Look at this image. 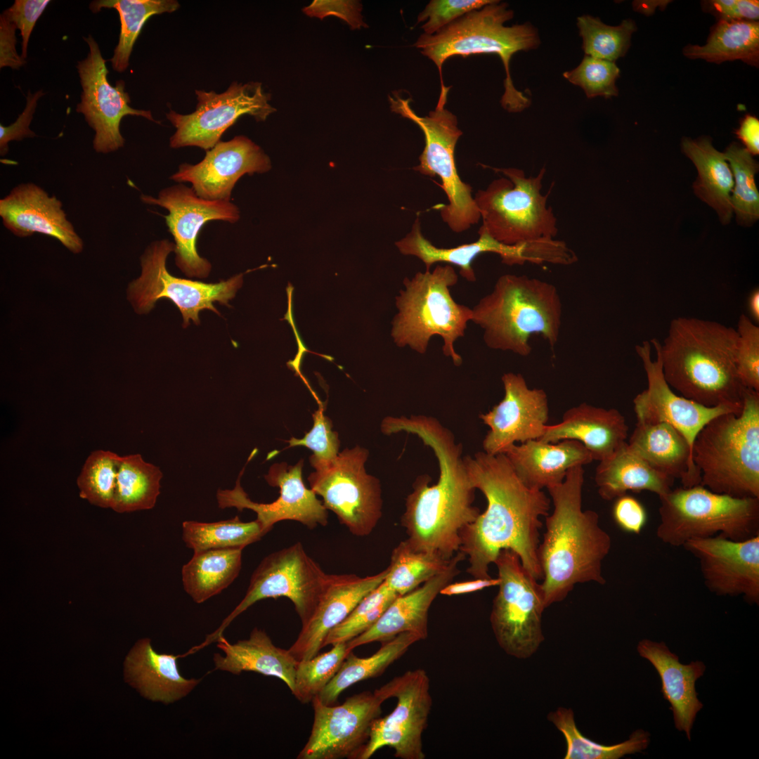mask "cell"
Returning <instances> with one entry per match:
<instances>
[{"label":"cell","instance_id":"6da1fadb","mask_svg":"<svg viewBox=\"0 0 759 759\" xmlns=\"http://www.w3.org/2000/svg\"><path fill=\"white\" fill-rule=\"evenodd\" d=\"M472 486L484 495L487 507L460 533V552L468 558L467 572L474 578H491L489 566L500 552L510 549L538 580L543 578L538 549L541 517L549 514L551 500L543 490L527 487L504 453L484 451L463 456Z\"/></svg>","mask_w":759,"mask_h":759},{"label":"cell","instance_id":"7a4b0ae2","mask_svg":"<svg viewBox=\"0 0 759 759\" xmlns=\"http://www.w3.org/2000/svg\"><path fill=\"white\" fill-rule=\"evenodd\" d=\"M392 429L395 433L417 436L432 449L439 465L436 484L430 486L429 474L420 475L406 498L401 519L408 535L406 540L415 550L450 559L460 550L462 531L481 513L473 505L476 488L465 468L462 444L431 416L396 417Z\"/></svg>","mask_w":759,"mask_h":759},{"label":"cell","instance_id":"3957f363","mask_svg":"<svg viewBox=\"0 0 759 759\" xmlns=\"http://www.w3.org/2000/svg\"><path fill=\"white\" fill-rule=\"evenodd\" d=\"M584 469H570L562 483L548 487L553 512L545 517V532L538 557L546 608L564 600L578 583L606 580L602 562L611 539L599 525L598 514L582 508Z\"/></svg>","mask_w":759,"mask_h":759},{"label":"cell","instance_id":"277c9868","mask_svg":"<svg viewBox=\"0 0 759 759\" xmlns=\"http://www.w3.org/2000/svg\"><path fill=\"white\" fill-rule=\"evenodd\" d=\"M650 343L665 379L679 395L706 407L741 412L746 387L736 367L737 330L714 320L677 317L662 343L656 338Z\"/></svg>","mask_w":759,"mask_h":759},{"label":"cell","instance_id":"5b68a950","mask_svg":"<svg viewBox=\"0 0 759 759\" xmlns=\"http://www.w3.org/2000/svg\"><path fill=\"white\" fill-rule=\"evenodd\" d=\"M562 316V304L554 285L525 275L504 274L472 309L471 321L483 330L489 349L527 356L534 335L555 346Z\"/></svg>","mask_w":759,"mask_h":759},{"label":"cell","instance_id":"8992f818","mask_svg":"<svg viewBox=\"0 0 759 759\" xmlns=\"http://www.w3.org/2000/svg\"><path fill=\"white\" fill-rule=\"evenodd\" d=\"M513 16L514 12L507 3L494 1L467 13L434 34H422L413 46L435 63L441 86H444L442 67L448 58L498 55L506 73L501 105L508 112H519L531 105V99L514 87L510 73V62L515 53L538 48L540 40L536 28L530 22L505 26V22Z\"/></svg>","mask_w":759,"mask_h":759},{"label":"cell","instance_id":"52a82bcc","mask_svg":"<svg viewBox=\"0 0 759 759\" xmlns=\"http://www.w3.org/2000/svg\"><path fill=\"white\" fill-rule=\"evenodd\" d=\"M700 485L737 498H759V391L746 388L741 412L708 422L692 446Z\"/></svg>","mask_w":759,"mask_h":759},{"label":"cell","instance_id":"ba28073f","mask_svg":"<svg viewBox=\"0 0 759 759\" xmlns=\"http://www.w3.org/2000/svg\"><path fill=\"white\" fill-rule=\"evenodd\" d=\"M458 280L454 268L437 265L432 271L417 272L403 280L404 290L396 297L398 313L392 322L391 336L399 347L408 346L424 354L431 338L439 336L442 351L456 366L462 357L454 344L464 337L472 319V309L457 303L450 288Z\"/></svg>","mask_w":759,"mask_h":759},{"label":"cell","instance_id":"9c48e42d","mask_svg":"<svg viewBox=\"0 0 759 759\" xmlns=\"http://www.w3.org/2000/svg\"><path fill=\"white\" fill-rule=\"evenodd\" d=\"M659 500L656 534L670 546L693 538L744 540L759 535V498L717 493L699 484L671 489Z\"/></svg>","mask_w":759,"mask_h":759},{"label":"cell","instance_id":"30bf717a","mask_svg":"<svg viewBox=\"0 0 759 759\" xmlns=\"http://www.w3.org/2000/svg\"><path fill=\"white\" fill-rule=\"evenodd\" d=\"M490 168L503 176L474 197L482 220L479 230L506 245L555 238L557 218L547 205L548 195L541 192L545 168L530 176L517 168Z\"/></svg>","mask_w":759,"mask_h":759},{"label":"cell","instance_id":"8fae6325","mask_svg":"<svg viewBox=\"0 0 759 759\" xmlns=\"http://www.w3.org/2000/svg\"><path fill=\"white\" fill-rule=\"evenodd\" d=\"M450 86H441L437 104L428 115L420 117L411 108V98L397 93L389 96L391 109L415 123L424 136L425 145L413 169L423 175L438 176L448 204L439 207L441 219L455 233H461L481 219L479 208L472 195V187L458 175L455 150L462 132L455 115L446 108Z\"/></svg>","mask_w":759,"mask_h":759},{"label":"cell","instance_id":"7c38bea8","mask_svg":"<svg viewBox=\"0 0 759 759\" xmlns=\"http://www.w3.org/2000/svg\"><path fill=\"white\" fill-rule=\"evenodd\" d=\"M494 564L500 583L490 615L493 634L507 654L528 658L544 640L542 615L546 606L541 585L510 549L501 550Z\"/></svg>","mask_w":759,"mask_h":759},{"label":"cell","instance_id":"4fadbf2b","mask_svg":"<svg viewBox=\"0 0 759 759\" xmlns=\"http://www.w3.org/2000/svg\"><path fill=\"white\" fill-rule=\"evenodd\" d=\"M328 573L306 552L300 542L265 557L254 571L246 594L219 628L208 635L196 651L217 642L224 630L243 611L267 598L286 597L294 604L301 625L311 616Z\"/></svg>","mask_w":759,"mask_h":759},{"label":"cell","instance_id":"5bb4252c","mask_svg":"<svg viewBox=\"0 0 759 759\" xmlns=\"http://www.w3.org/2000/svg\"><path fill=\"white\" fill-rule=\"evenodd\" d=\"M368 455L359 446L346 448L332 460L314 466L308 477L310 488L322 497L325 508L359 537L370 535L382 516L380 482L365 468Z\"/></svg>","mask_w":759,"mask_h":759},{"label":"cell","instance_id":"9a60e30c","mask_svg":"<svg viewBox=\"0 0 759 759\" xmlns=\"http://www.w3.org/2000/svg\"><path fill=\"white\" fill-rule=\"evenodd\" d=\"M175 244L167 239L153 242L141 257V275L132 281L128 287V297L136 311L140 314L152 310L157 300L168 299L180 310L187 327L192 320L199 325V313L211 310L219 312L213 303L219 301L228 306L242 283V274L216 283L176 278L166 266L167 259L174 252Z\"/></svg>","mask_w":759,"mask_h":759},{"label":"cell","instance_id":"2e32d148","mask_svg":"<svg viewBox=\"0 0 759 759\" xmlns=\"http://www.w3.org/2000/svg\"><path fill=\"white\" fill-rule=\"evenodd\" d=\"M386 701L396 699L389 715L377 718L360 759L371 758L385 746L401 759H424L422 735L428 725L432 706L430 680L422 668L408 670L377 689Z\"/></svg>","mask_w":759,"mask_h":759},{"label":"cell","instance_id":"e0dca14e","mask_svg":"<svg viewBox=\"0 0 759 759\" xmlns=\"http://www.w3.org/2000/svg\"><path fill=\"white\" fill-rule=\"evenodd\" d=\"M195 110L181 115L170 110L167 118L175 127L170 147L195 146L209 150L220 141L224 132L244 115L264 121L275 111L269 104L270 94L260 82L241 84L233 82L223 93L195 90Z\"/></svg>","mask_w":759,"mask_h":759},{"label":"cell","instance_id":"ac0fdd59","mask_svg":"<svg viewBox=\"0 0 759 759\" xmlns=\"http://www.w3.org/2000/svg\"><path fill=\"white\" fill-rule=\"evenodd\" d=\"M384 701L377 689L352 695L337 706L325 705L315 697L311 734L297 758L360 759Z\"/></svg>","mask_w":759,"mask_h":759},{"label":"cell","instance_id":"d6986e66","mask_svg":"<svg viewBox=\"0 0 759 759\" xmlns=\"http://www.w3.org/2000/svg\"><path fill=\"white\" fill-rule=\"evenodd\" d=\"M89 47L86 58L78 62L77 68L82 88L81 102L76 111L84 115L86 122L95 131L93 147L96 152L109 153L124 145L119 125L126 115L141 116L160 124L150 110H137L129 106V93L125 84L119 80L112 86L108 80L109 71L99 46L89 35L84 37Z\"/></svg>","mask_w":759,"mask_h":759},{"label":"cell","instance_id":"ffe728a7","mask_svg":"<svg viewBox=\"0 0 759 759\" xmlns=\"http://www.w3.org/2000/svg\"><path fill=\"white\" fill-rule=\"evenodd\" d=\"M141 200L168 210L169 214L164 217L174 240L175 261L179 269L188 277L207 278L212 265L197 253V235L209 221L237 222L240 219L238 207L231 201L203 199L181 183L163 188L157 197L143 194Z\"/></svg>","mask_w":759,"mask_h":759},{"label":"cell","instance_id":"44dd1931","mask_svg":"<svg viewBox=\"0 0 759 759\" xmlns=\"http://www.w3.org/2000/svg\"><path fill=\"white\" fill-rule=\"evenodd\" d=\"M304 460H300L294 465L283 462L271 466L264 478L270 486L279 488L280 495L269 503L255 502L248 497L240 484L243 468L233 489L217 491L218 505L222 509L235 507L239 511H254L266 534L274 524L284 520L298 521L309 529L325 526L327 510L316 494L305 486L301 475Z\"/></svg>","mask_w":759,"mask_h":759},{"label":"cell","instance_id":"7402d4cb","mask_svg":"<svg viewBox=\"0 0 759 759\" xmlns=\"http://www.w3.org/2000/svg\"><path fill=\"white\" fill-rule=\"evenodd\" d=\"M682 547L699 562L706 587L717 595H742L759 603V535L744 540L722 536L687 540Z\"/></svg>","mask_w":759,"mask_h":759},{"label":"cell","instance_id":"603a6c76","mask_svg":"<svg viewBox=\"0 0 759 759\" xmlns=\"http://www.w3.org/2000/svg\"><path fill=\"white\" fill-rule=\"evenodd\" d=\"M504 397L479 418L489 427L483 441L484 451L491 455L505 453L517 442L540 439L549 417L547 394L530 388L519 373L502 376Z\"/></svg>","mask_w":759,"mask_h":759},{"label":"cell","instance_id":"cb8c5ba5","mask_svg":"<svg viewBox=\"0 0 759 759\" xmlns=\"http://www.w3.org/2000/svg\"><path fill=\"white\" fill-rule=\"evenodd\" d=\"M651 344L644 341L635 346L647 378V388L633 399L637 422H666L684 436L690 446L702 428L715 417L737 413L727 406L706 407L676 393L665 379L661 362L651 356Z\"/></svg>","mask_w":759,"mask_h":759},{"label":"cell","instance_id":"d4e9b609","mask_svg":"<svg viewBox=\"0 0 759 759\" xmlns=\"http://www.w3.org/2000/svg\"><path fill=\"white\" fill-rule=\"evenodd\" d=\"M271 167L268 156L252 141L238 136L219 141L206 151L198 163L181 164L171 179L190 183L199 197L208 200L230 201L237 181L245 174L265 173Z\"/></svg>","mask_w":759,"mask_h":759},{"label":"cell","instance_id":"484cf974","mask_svg":"<svg viewBox=\"0 0 759 759\" xmlns=\"http://www.w3.org/2000/svg\"><path fill=\"white\" fill-rule=\"evenodd\" d=\"M388 569L365 577L356 574H328L323 592L307 621L288 649L298 661L310 659L324 647L328 633L357 604L384 580Z\"/></svg>","mask_w":759,"mask_h":759},{"label":"cell","instance_id":"4316f807","mask_svg":"<svg viewBox=\"0 0 759 759\" xmlns=\"http://www.w3.org/2000/svg\"><path fill=\"white\" fill-rule=\"evenodd\" d=\"M0 216L4 227L18 237L40 233L56 238L74 254L83 250V240L67 219L61 201L34 183H20L1 199Z\"/></svg>","mask_w":759,"mask_h":759},{"label":"cell","instance_id":"83f0119b","mask_svg":"<svg viewBox=\"0 0 759 759\" xmlns=\"http://www.w3.org/2000/svg\"><path fill=\"white\" fill-rule=\"evenodd\" d=\"M465 557L464 553L458 552L444 571L416 589L397 596L367 631L346 642L349 649L373 642H387L407 632L418 635L421 640L427 639L430 606L441 590L458 575V564Z\"/></svg>","mask_w":759,"mask_h":759},{"label":"cell","instance_id":"f1b7e54d","mask_svg":"<svg viewBox=\"0 0 759 759\" xmlns=\"http://www.w3.org/2000/svg\"><path fill=\"white\" fill-rule=\"evenodd\" d=\"M628 432L625 417L618 410L581 403L567 410L560 422L547 424L540 439L550 443L577 441L593 460L599 462L626 442Z\"/></svg>","mask_w":759,"mask_h":759},{"label":"cell","instance_id":"f546056e","mask_svg":"<svg viewBox=\"0 0 759 759\" xmlns=\"http://www.w3.org/2000/svg\"><path fill=\"white\" fill-rule=\"evenodd\" d=\"M639 654L648 660L657 670L661 680V693L670 704L675 727L684 731L689 740L697 713L703 704L697 698L696 681L704 673L702 661L682 664L663 642L644 639L637 644Z\"/></svg>","mask_w":759,"mask_h":759},{"label":"cell","instance_id":"4dcf8cb0","mask_svg":"<svg viewBox=\"0 0 759 759\" xmlns=\"http://www.w3.org/2000/svg\"><path fill=\"white\" fill-rule=\"evenodd\" d=\"M504 454L519 479L535 490L559 484L570 469L593 461L589 451L575 440H530L513 444Z\"/></svg>","mask_w":759,"mask_h":759},{"label":"cell","instance_id":"1f68e13d","mask_svg":"<svg viewBox=\"0 0 759 759\" xmlns=\"http://www.w3.org/2000/svg\"><path fill=\"white\" fill-rule=\"evenodd\" d=\"M478 233L479 237L474 242L450 248L438 247L424 238L419 216H417L410 231L395 244L401 254L420 259L424 264L426 271H430L431 266L437 262H444L458 266L460 275L469 282H474L476 279L472 264L482 253H495L507 265H521L529 262L528 248L526 242L506 245L498 242L484 231L479 230Z\"/></svg>","mask_w":759,"mask_h":759},{"label":"cell","instance_id":"d6a6232c","mask_svg":"<svg viewBox=\"0 0 759 759\" xmlns=\"http://www.w3.org/2000/svg\"><path fill=\"white\" fill-rule=\"evenodd\" d=\"M181 656L156 652L148 638L138 640L126 657L124 677L145 698L165 704L187 696L201 681L187 679L179 670Z\"/></svg>","mask_w":759,"mask_h":759},{"label":"cell","instance_id":"836d02e7","mask_svg":"<svg viewBox=\"0 0 759 759\" xmlns=\"http://www.w3.org/2000/svg\"><path fill=\"white\" fill-rule=\"evenodd\" d=\"M630 448L659 472L680 479L683 487L700 484L701 476L686 439L666 422H637L627 442Z\"/></svg>","mask_w":759,"mask_h":759},{"label":"cell","instance_id":"e575fe53","mask_svg":"<svg viewBox=\"0 0 759 759\" xmlns=\"http://www.w3.org/2000/svg\"><path fill=\"white\" fill-rule=\"evenodd\" d=\"M223 653L213 658L215 670L239 675L254 672L281 680L292 692L298 661L289 649L276 647L265 631L254 628L248 639L229 643L223 636L217 641Z\"/></svg>","mask_w":759,"mask_h":759},{"label":"cell","instance_id":"d590c367","mask_svg":"<svg viewBox=\"0 0 759 759\" xmlns=\"http://www.w3.org/2000/svg\"><path fill=\"white\" fill-rule=\"evenodd\" d=\"M595 481L599 496L609 501L628 491H647L659 498L672 489L674 479L654 469L625 442L599 461Z\"/></svg>","mask_w":759,"mask_h":759},{"label":"cell","instance_id":"8d00e7d4","mask_svg":"<svg viewBox=\"0 0 759 759\" xmlns=\"http://www.w3.org/2000/svg\"><path fill=\"white\" fill-rule=\"evenodd\" d=\"M682 149L698 171L694 183L695 194L716 211L723 224L729 223L733 212L731 193L734 179L724 153L717 150L711 138L706 137L697 140L684 138Z\"/></svg>","mask_w":759,"mask_h":759},{"label":"cell","instance_id":"74e56055","mask_svg":"<svg viewBox=\"0 0 759 759\" xmlns=\"http://www.w3.org/2000/svg\"><path fill=\"white\" fill-rule=\"evenodd\" d=\"M243 548L210 549L195 552L182 568V583L186 593L196 603H202L220 593L238 577Z\"/></svg>","mask_w":759,"mask_h":759},{"label":"cell","instance_id":"f35d334b","mask_svg":"<svg viewBox=\"0 0 759 759\" xmlns=\"http://www.w3.org/2000/svg\"><path fill=\"white\" fill-rule=\"evenodd\" d=\"M683 54L689 59H702L718 64L741 60L758 66V21L719 20L712 27L705 45H687L683 48Z\"/></svg>","mask_w":759,"mask_h":759},{"label":"cell","instance_id":"ab89813d","mask_svg":"<svg viewBox=\"0 0 759 759\" xmlns=\"http://www.w3.org/2000/svg\"><path fill=\"white\" fill-rule=\"evenodd\" d=\"M420 640L418 635L407 632L382 642L381 647L370 656L358 657L349 651L335 676L316 697L325 705H332L351 685L383 674Z\"/></svg>","mask_w":759,"mask_h":759},{"label":"cell","instance_id":"60d3db41","mask_svg":"<svg viewBox=\"0 0 759 759\" xmlns=\"http://www.w3.org/2000/svg\"><path fill=\"white\" fill-rule=\"evenodd\" d=\"M162 473L139 454L119 457L112 509L129 512L153 508L160 493Z\"/></svg>","mask_w":759,"mask_h":759},{"label":"cell","instance_id":"b9f144b4","mask_svg":"<svg viewBox=\"0 0 759 759\" xmlns=\"http://www.w3.org/2000/svg\"><path fill=\"white\" fill-rule=\"evenodd\" d=\"M179 4L175 0H97L89 4L93 13L102 8H115L119 15L121 30L119 41L110 61L112 69L118 72L125 71L134 45L147 20L154 15L171 13L177 10Z\"/></svg>","mask_w":759,"mask_h":759},{"label":"cell","instance_id":"7bdbcfd3","mask_svg":"<svg viewBox=\"0 0 759 759\" xmlns=\"http://www.w3.org/2000/svg\"><path fill=\"white\" fill-rule=\"evenodd\" d=\"M547 719L565 737V759H618L646 749L650 741V734L640 729L632 732L628 740L617 744L608 746L595 742L578 730L570 708L560 707L550 713Z\"/></svg>","mask_w":759,"mask_h":759},{"label":"cell","instance_id":"ee69618b","mask_svg":"<svg viewBox=\"0 0 759 759\" xmlns=\"http://www.w3.org/2000/svg\"><path fill=\"white\" fill-rule=\"evenodd\" d=\"M265 535L257 519L244 522L238 516L215 522L186 521L182 524L183 540L194 552L210 549H244Z\"/></svg>","mask_w":759,"mask_h":759},{"label":"cell","instance_id":"f6af8a7d","mask_svg":"<svg viewBox=\"0 0 759 759\" xmlns=\"http://www.w3.org/2000/svg\"><path fill=\"white\" fill-rule=\"evenodd\" d=\"M451 559H444L434 552L415 550L405 540L393 550L384 581L392 591L402 595L444 571Z\"/></svg>","mask_w":759,"mask_h":759},{"label":"cell","instance_id":"bcb514c9","mask_svg":"<svg viewBox=\"0 0 759 759\" xmlns=\"http://www.w3.org/2000/svg\"><path fill=\"white\" fill-rule=\"evenodd\" d=\"M732 171L734 189L731 205L739 224L751 226L759 217V193L755 175L758 163L752 155L737 143H732L723 153Z\"/></svg>","mask_w":759,"mask_h":759},{"label":"cell","instance_id":"7dc6e473","mask_svg":"<svg viewBox=\"0 0 759 759\" xmlns=\"http://www.w3.org/2000/svg\"><path fill=\"white\" fill-rule=\"evenodd\" d=\"M577 26L583 39L582 48L585 56L615 62L627 53L635 22L626 19L617 26L603 23L599 18L583 15L577 18Z\"/></svg>","mask_w":759,"mask_h":759},{"label":"cell","instance_id":"c3c4849f","mask_svg":"<svg viewBox=\"0 0 759 759\" xmlns=\"http://www.w3.org/2000/svg\"><path fill=\"white\" fill-rule=\"evenodd\" d=\"M119 457L109 450L91 453L77 480L82 498L100 507H112Z\"/></svg>","mask_w":759,"mask_h":759},{"label":"cell","instance_id":"681fc988","mask_svg":"<svg viewBox=\"0 0 759 759\" xmlns=\"http://www.w3.org/2000/svg\"><path fill=\"white\" fill-rule=\"evenodd\" d=\"M331 649L310 659L300 661L292 694L302 703L311 702L335 676L351 651L346 642L332 645Z\"/></svg>","mask_w":759,"mask_h":759},{"label":"cell","instance_id":"f907efd6","mask_svg":"<svg viewBox=\"0 0 759 759\" xmlns=\"http://www.w3.org/2000/svg\"><path fill=\"white\" fill-rule=\"evenodd\" d=\"M397 596L383 581L367 594L348 616L328 633L324 647L347 642L367 631Z\"/></svg>","mask_w":759,"mask_h":759},{"label":"cell","instance_id":"816d5d0a","mask_svg":"<svg viewBox=\"0 0 759 759\" xmlns=\"http://www.w3.org/2000/svg\"><path fill=\"white\" fill-rule=\"evenodd\" d=\"M620 70L615 62L585 56L578 67L564 72L569 82L582 88L588 98L616 96L618 91L616 81Z\"/></svg>","mask_w":759,"mask_h":759},{"label":"cell","instance_id":"f5cc1de1","mask_svg":"<svg viewBox=\"0 0 759 759\" xmlns=\"http://www.w3.org/2000/svg\"><path fill=\"white\" fill-rule=\"evenodd\" d=\"M736 367L743 385L759 391V327L745 314L739 316Z\"/></svg>","mask_w":759,"mask_h":759},{"label":"cell","instance_id":"db71d44e","mask_svg":"<svg viewBox=\"0 0 759 759\" xmlns=\"http://www.w3.org/2000/svg\"><path fill=\"white\" fill-rule=\"evenodd\" d=\"M313 424L311 429L301 439L291 438L289 446H305L313 451L309 460L311 466L327 462L335 459L339 454V439L338 434L332 431L331 420L324 414V406L313 413Z\"/></svg>","mask_w":759,"mask_h":759},{"label":"cell","instance_id":"11a10c76","mask_svg":"<svg viewBox=\"0 0 759 759\" xmlns=\"http://www.w3.org/2000/svg\"><path fill=\"white\" fill-rule=\"evenodd\" d=\"M494 0H432L419 14L417 24L424 34L432 35L467 13L479 10Z\"/></svg>","mask_w":759,"mask_h":759},{"label":"cell","instance_id":"9f6ffc18","mask_svg":"<svg viewBox=\"0 0 759 759\" xmlns=\"http://www.w3.org/2000/svg\"><path fill=\"white\" fill-rule=\"evenodd\" d=\"M362 5L358 1H321L315 0L303 12L311 17L323 20L329 15L337 16L344 20L352 30L368 27L361 15Z\"/></svg>","mask_w":759,"mask_h":759},{"label":"cell","instance_id":"6f0895ef","mask_svg":"<svg viewBox=\"0 0 759 759\" xmlns=\"http://www.w3.org/2000/svg\"><path fill=\"white\" fill-rule=\"evenodd\" d=\"M49 3V0H15L10 8L5 10L20 31L22 39L21 56L24 59L27 56V45L33 28Z\"/></svg>","mask_w":759,"mask_h":759},{"label":"cell","instance_id":"680465c9","mask_svg":"<svg viewBox=\"0 0 759 759\" xmlns=\"http://www.w3.org/2000/svg\"><path fill=\"white\" fill-rule=\"evenodd\" d=\"M612 517L622 531L640 534L647 522V512L641 502L633 496L623 495L614 500Z\"/></svg>","mask_w":759,"mask_h":759},{"label":"cell","instance_id":"91938a15","mask_svg":"<svg viewBox=\"0 0 759 759\" xmlns=\"http://www.w3.org/2000/svg\"><path fill=\"white\" fill-rule=\"evenodd\" d=\"M44 95L39 90L34 93L28 92L26 97V105L16 121L11 125L0 124V155L5 156L8 152V143L11 141H21L25 138H34L37 135L30 129L35 108L39 99Z\"/></svg>","mask_w":759,"mask_h":759},{"label":"cell","instance_id":"94428289","mask_svg":"<svg viewBox=\"0 0 759 759\" xmlns=\"http://www.w3.org/2000/svg\"><path fill=\"white\" fill-rule=\"evenodd\" d=\"M706 4L719 20L758 21L759 18L756 0H713Z\"/></svg>","mask_w":759,"mask_h":759},{"label":"cell","instance_id":"6125c7cd","mask_svg":"<svg viewBox=\"0 0 759 759\" xmlns=\"http://www.w3.org/2000/svg\"><path fill=\"white\" fill-rule=\"evenodd\" d=\"M17 27L4 11L0 15V67L18 70L26 60L16 51Z\"/></svg>","mask_w":759,"mask_h":759},{"label":"cell","instance_id":"be15d7a7","mask_svg":"<svg viewBox=\"0 0 759 759\" xmlns=\"http://www.w3.org/2000/svg\"><path fill=\"white\" fill-rule=\"evenodd\" d=\"M735 134L751 155H758L759 120L756 117L750 115L745 116Z\"/></svg>","mask_w":759,"mask_h":759},{"label":"cell","instance_id":"e7e4bbea","mask_svg":"<svg viewBox=\"0 0 759 759\" xmlns=\"http://www.w3.org/2000/svg\"><path fill=\"white\" fill-rule=\"evenodd\" d=\"M500 580L498 577L495 578L491 577L489 578H475L473 580L459 583L451 582L441 590L440 594L448 596L467 594L486 588L498 586Z\"/></svg>","mask_w":759,"mask_h":759},{"label":"cell","instance_id":"03108f58","mask_svg":"<svg viewBox=\"0 0 759 759\" xmlns=\"http://www.w3.org/2000/svg\"><path fill=\"white\" fill-rule=\"evenodd\" d=\"M748 309L751 318L756 323L759 321V290L755 288L748 298Z\"/></svg>","mask_w":759,"mask_h":759}]
</instances>
